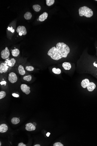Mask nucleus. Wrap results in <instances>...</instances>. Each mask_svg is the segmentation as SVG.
Instances as JSON below:
<instances>
[{
  "label": "nucleus",
  "instance_id": "f257e3e1",
  "mask_svg": "<svg viewBox=\"0 0 97 146\" xmlns=\"http://www.w3.org/2000/svg\"><path fill=\"white\" fill-rule=\"evenodd\" d=\"M70 49L68 45L63 42L57 43L56 47H52L48 52L47 55L51 59L58 60L62 58H66L70 52Z\"/></svg>",
  "mask_w": 97,
  "mask_h": 146
},
{
  "label": "nucleus",
  "instance_id": "f03ea898",
  "mask_svg": "<svg viewBox=\"0 0 97 146\" xmlns=\"http://www.w3.org/2000/svg\"><path fill=\"white\" fill-rule=\"evenodd\" d=\"M79 14L80 16H83L90 18L93 15V12L91 9L86 6L80 8L79 10Z\"/></svg>",
  "mask_w": 97,
  "mask_h": 146
},
{
  "label": "nucleus",
  "instance_id": "7ed1b4c3",
  "mask_svg": "<svg viewBox=\"0 0 97 146\" xmlns=\"http://www.w3.org/2000/svg\"><path fill=\"white\" fill-rule=\"evenodd\" d=\"M8 79L10 82L14 83L17 81L18 78L16 74L12 72L9 74Z\"/></svg>",
  "mask_w": 97,
  "mask_h": 146
},
{
  "label": "nucleus",
  "instance_id": "20e7f679",
  "mask_svg": "<svg viewBox=\"0 0 97 146\" xmlns=\"http://www.w3.org/2000/svg\"><path fill=\"white\" fill-rule=\"evenodd\" d=\"M9 51L7 47L5 49L2 50L1 52V57L3 59H7L10 55Z\"/></svg>",
  "mask_w": 97,
  "mask_h": 146
},
{
  "label": "nucleus",
  "instance_id": "39448f33",
  "mask_svg": "<svg viewBox=\"0 0 97 146\" xmlns=\"http://www.w3.org/2000/svg\"><path fill=\"white\" fill-rule=\"evenodd\" d=\"M20 88L22 91L26 95H28L30 93V87L28 86L27 85L22 84L20 86Z\"/></svg>",
  "mask_w": 97,
  "mask_h": 146
},
{
  "label": "nucleus",
  "instance_id": "423d86ee",
  "mask_svg": "<svg viewBox=\"0 0 97 146\" xmlns=\"http://www.w3.org/2000/svg\"><path fill=\"white\" fill-rule=\"evenodd\" d=\"M7 63H2L0 65V73L1 74L5 73L7 71L9 67Z\"/></svg>",
  "mask_w": 97,
  "mask_h": 146
},
{
  "label": "nucleus",
  "instance_id": "0eeeda50",
  "mask_svg": "<svg viewBox=\"0 0 97 146\" xmlns=\"http://www.w3.org/2000/svg\"><path fill=\"white\" fill-rule=\"evenodd\" d=\"M17 32L18 33L21 32L23 35H25L27 34V31L25 27L23 26H19L16 29Z\"/></svg>",
  "mask_w": 97,
  "mask_h": 146
},
{
  "label": "nucleus",
  "instance_id": "6e6552de",
  "mask_svg": "<svg viewBox=\"0 0 97 146\" xmlns=\"http://www.w3.org/2000/svg\"><path fill=\"white\" fill-rule=\"evenodd\" d=\"M26 127L25 129L29 131H34L36 128L35 126L31 123L27 124L26 125Z\"/></svg>",
  "mask_w": 97,
  "mask_h": 146
},
{
  "label": "nucleus",
  "instance_id": "1a4fd4ad",
  "mask_svg": "<svg viewBox=\"0 0 97 146\" xmlns=\"http://www.w3.org/2000/svg\"><path fill=\"white\" fill-rule=\"evenodd\" d=\"M16 61L14 58H12L10 60L6 59L5 62L6 63H7L8 65L10 67H13L15 65Z\"/></svg>",
  "mask_w": 97,
  "mask_h": 146
},
{
  "label": "nucleus",
  "instance_id": "9d476101",
  "mask_svg": "<svg viewBox=\"0 0 97 146\" xmlns=\"http://www.w3.org/2000/svg\"><path fill=\"white\" fill-rule=\"evenodd\" d=\"M48 16V14L47 13L44 12L41 15H40L39 17V21L41 22H43L47 19Z\"/></svg>",
  "mask_w": 97,
  "mask_h": 146
},
{
  "label": "nucleus",
  "instance_id": "9b49d317",
  "mask_svg": "<svg viewBox=\"0 0 97 146\" xmlns=\"http://www.w3.org/2000/svg\"><path fill=\"white\" fill-rule=\"evenodd\" d=\"M96 87V86L95 83L92 82H91L89 83L87 88L88 91L89 92H92L95 89Z\"/></svg>",
  "mask_w": 97,
  "mask_h": 146
},
{
  "label": "nucleus",
  "instance_id": "f8f14e48",
  "mask_svg": "<svg viewBox=\"0 0 97 146\" xmlns=\"http://www.w3.org/2000/svg\"><path fill=\"white\" fill-rule=\"evenodd\" d=\"M90 83V81L89 79H86L82 81L81 85L83 88H85L88 87Z\"/></svg>",
  "mask_w": 97,
  "mask_h": 146
},
{
  "label": "nucleus",
  "instance_id": "ddd939ff",
  "mask_svg": "<svg viewBox=\"0 0 97 146\" xmlns=\"http://www.w3.org/2000/svg\"><path fill=\"white\" fill-rule=\"evenodd\" d=\"M8 130V127L6 125L3 124L0 126V132L4 133L7 131Z\"/></svg>",
  "mask_w": 97,
  "mask_h": 146
},
{
  "label": "nucleus",
  "instance_id": "4468645a",
  "mask_svg": "<svg viewBox=\"0 0 97 146\" xmlns=\"http://www.w3.org/2000/svg\"><path fill=\"white\" fill-rule=\"evenodd\" d=\"M62 66L65 70H69L71 68L72 66L71 64L68 62H64Z\"/></svg>",
  "mask_w": 97,
  "mask_h": 146
},
{
  "label": "nucleus",
  "instance_id": "2eb2a0df",
  "mask_svg": "<svg viewBox=\"0 0 97 146\" xmlns=\"http://www.w3.org/2000/svg\"><path fill=\"white\" fill-rule=\"evenodd\" d=\"M18 71L19 74L21 75H23L25 74V71L24 70V67L21 65H20L18 67Z\"/></svg>",
  "mask_w": 97,
  "mask_h": 146
},
{
  "label": "nucleus",
  "instance_id": "dca6fc26",
  "mask_svg": "<svg viewBox=\"0 0 97 146\" xmlns=\"http://www.w3.org/2000/svg\"><path fill=\"white\" fill-rule=\"evenodd\" d=\"M11 53L13 56L17 57L20 54V51L17 49H15L12 51Z\"/></svg>",
  "mask_w": 97,
  "mask_h": 146
},
{
  "label": "nucleus",
  "instance_id": "f3484780",
  "mask_svg": "<svg viewBox=\"0 0 97 146\" xmlns=\"http://www.w3.org/2000/svg\"><path fill=\"white\" fill-rule=\"evenodd\" d=\"M32 15L31 13L29 12H27L24 14V17L27 20H29L31 19Z\"/></svg>",
  "mask_w": 97,
  "mask_h": 146
},
{
  "label": "nucleus",
  "instance_id": "a211bd4d",
  "mask_svg": "<svg viewBox=\"0 0 97 146\" xmlns=\"http://www.w3.org/2000/svg\"><path fill=\"white\" fill-rule=\"evenodd\" d=\"M20 122V120L19 118H13L11 120V123L14 125L18 124Z\"/></svg>",
  "mask_w": 97,
  "mask_h": 146
},
{
  "label": "nucleus",
  "instance_id": "6ab92c4d",
  "mask_svg": "<svg viewBox=\"0 0 97 146\" xmlns=\"http://www.w3.org/2000/svg\"><path fill=\"white\" fill-rule=\"evenodd\" d=\"M33 8L35 11L38 12L41 10V7L40 5H35L33 6Z\"/></svg>",
  "mask_w": 97,
  "mask_h": 146
},
{
  "label": "nucleus",
  "instance_id": "aec40b11",
  "mask_svg": "<svg viewBox=\"0 0 97 146\" xmlns=\"http://www.w3.org/2000/svg\"><path fill=\"white\" fill-rule=\"evenodd\" d=\"M52 71L54 73L57 75H59L61 73V70L60 69H56L55 68H54L52 69Z\"/></svg>",
  "mask_w": 97,
  "mask_h": 146
},
{
  "label": "nucleus",
  "instance_id": "412c9836",
  "mask_svg": "<svg viewBox=\"0 0 97 146\" xmlns=\"http://www.w3.org/2000/svg\"><path fill=\"white\" fill-rule=\"evenodd\" d=\"M32 76H31L30 75H28L26 76H24L23 77V79L24 80L27 81H30L32 79Z\"/></svg>",
  "mask_w": 97,
  "mask_h": 146
},
{
  "label": "nucleus",
  "instance_id": "4be33fe9",
  "mask_svg": "<svg viewBox=\"0 0 97 146\" xmlns=\"http://www.w3.org/2000/svg\"><path fill=\"white\" fill-rule=\"evenodd\" d=\"M54 2H55L54 0H46V4L48 6H50L53 5Z\"/></svg>",
  "mask_w": 97,
  "mask_h": 146
},
{
  "label": "nucleus",
  "instance_id": "5701e85b",
  "mask_svg": "<svg viewBox=\"0 0 97 146\" xmlns=\"http://www.w3.org/2000/svg\"><path fill=\"white\" fill-rule=\"evenodd\" d=\"M6 96V92L5 91H2L0 92V99L4 98Z\"/></svg>",
  "mask_w": 97,
  "mask_h": 146
},
{
  "label": "nucleus",
  "instance_id": "b1692460",
  "mask_svg": "<svg viewBox=\"0 0 97 146\" xmlns=\"http://www.w3.org/2000/svg\"><path fill=\"white\" fill-rule=\"evenodd\" d=\"M25 69L27 71H33L34 70V68L32 66H27Z\"/></svg>",
  "mask_w": 97,
  "mask_h": 146
},
{
  "label": "nucleus",
  "instance_id": "393cba45",
  "mask_svg": "<svg viewBox=\"0 0 97 146\" xmlns=\"http://www.w3.org/2000/svg\"><path fill=\"white\" fill-rule=\"evenodd\" d=\"M54 146H63V145L60 142H56L54 143L53 145Z\"/></svg>",
  "mask_w": 97,
  "mask_h": 146
},
{
  "label": "nucleus",
  "instance_id": "a878e982",
  "mask_svg": "<svg viewBox=\"0 0 97 146\" xmlns=\"http://www.w3.org/2000/svg\"><path fill=\"white\" fill-rule=\"evenodd\" d=\"M7 29L8 30L11 31V32H12V33H14V32L15 30L13 29L12 27H11V28H10V27H8Z\"/></svg>",
  "mask_w": 97,
  "mask_h": 146
},
{
  "label": "nucleus",
  "instance_id": "bb28decb",
  "mask_svg": "<svg viewBox=\"0 0 97 146\" xmlns=\"http://www.w3.org/2000/svg\"><path fill=\"white\" fill-rule=\"evenodd\" d=\"M12 95L14 97H19V95L16 93H13Z\"/></svg>",
  "mask_w": 97,
  "mask_h": 146
},
{
  "label": "nucleus",
  "instance_id": "cd10ccee",
  "mask_svg": "<svg viewBox=\"0 0 97 146\" xmlns=\"http://www.w3.org/2000/svg\"><path fill=\"white\" fill-rule=\"evenodd\" d=\"M26 145L24 144L23 143H20L18 144V146H26Z\"/></svg>",
  "mask_w": 97,
  "mask_h": 146
},
{
  "label": "nucleus",
  "instance_id": "c85d7f7f",
  "mask_svg": "<svg viewBox=\"0 0 97 146\" xmlns=\"http://www.w3.org/2000/svg\"><path fill=\"white\" fill-rule=\"evenodd\" d=\"M6 82L5 81H3L1 82L0 83L1 85H3L5 84V85H6Z\"/></svg>",
  "mask_w": 97,
  "mask_h": 146
},
{
  "label": "nucleus",
  "instance_id": "c756f323",
  "mask_svg": "<svg viewBox=\"0 0 97 146\" xmlns=\"http://www.w3.org/2000/svg\"><path fill=\"white\" fill-rule=\"evenodd\" d=\"M50 133L48 132L46 134V136L47 137H49V136H50Z\"/></svg>",
  "mask_w": 97,
  "mask_h": 146
},
{
  "label": "nucleus",
  "instance_id": "7c9ffc66",
  "mask_svg": "<svg viewBox=\"0 0 97 146\" xmlns=\"http://www.w3.org/2000/svg\"><path fill=\"white\" fill-rule=\"evenodd\" d=\"M19 35H20V36H22V35H23V34H22V33H21V32H20V33H19Z\"/></svg>",
  "mask_w": 97,
  "mask_h": 146
},
{
  "label": "nucleus",
  "instance_id": "2f4dec72",
  "mask_svg": "<svg viewBox=\"0 0 97 146\" xmlns=\"http://www.w3.org/2000/svg\"><path fill=\"white\" fill-rule=\"evenodd\" d=\"M34 146H40V145L39 144H36V145Z\"/></svg>",
  "mask_w": 97,
  "mask_h": 146
},
{
  "label": "nucleus",
  "instance_id": "473e14b6",
  "mask_svg": "<svg viewBox=\"0 0 97 146\" xmlns=\"http://www.w3.org/2000/svg\"><path fill=\"white\" fill-rule=\"evenodd\" d=\"M0 146H1V142H0Z\"/></svg>",
  "mask_w": 97,
  "mask_h": 146
},
{
  "label": "nucleus",
  "instance_id": "72a5a7b5",
  "mask_svg": "<svg viewBox=\"0 0 97 146\" xmlns=\"http://www.w3.org/2000/svg\"><path fill=\"white\" fill-rule=\"evenodd\" d=\"M37 21H39V19H37Z\"/></svg>",
  "mask_w": 97,
  "mask_h": 146
},
{
  "label": "nucleus",
  "instance_id": "f704fd0d",
  "mask_svg": "<svg viewBox=\"0 0 97 146\" xmlns=\"http://www.w3.org/2000/svg\"><path fill=\"white\" fill-rule=\"evenodd\" d=\"M95 1H97V0H95Z\"/></svg>",
  "mask_w": 97,
  "mask_h": 146
}]
</instances>
